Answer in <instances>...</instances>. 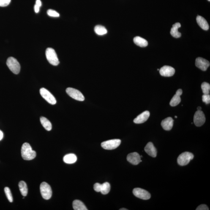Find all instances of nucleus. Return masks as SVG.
<instances>
[{
	"instance_id": "obj_27",
	"label": "nucleus",
	"mask_w": 210,
	"mask_h": 210,
	"mask_svg": "<svg viewBox=\"0 0 210 210\" xmlns=\"http://www.w3.org/2000/svg\"><path fill=\"white\" fill-rule=\"evenodd\" d=\"M201 88L203 90V94H209L210 90V85L207 82H203L202 84Z\"/></svg>"
},
{
	"instance_id": "obj_38",
	"label": "nucleus",
	"mask_w": 210,
	"mask_h": 210,
	"mask_svg": "<svg viewBox=\"0 0 210 210\" xmlns=\"http://www.w3.org/2000/svg\"><path fill=\"white\" fill-rule=\"evenodd\" d=\"M202 110V107L200 106H198L197 107V110Z\"/></svg>"
},
{
	"instance_id": "obj_35",
	"label": "nucleus",
	"mask_w": 210,
	"mask_h": 210,
	"mask_svg": "<svg viewBox=\"0 0 210 210\" xmlns=\"http://www.w3.org/2000/svg\"><path fill=\"white\" fill-rule=\"evenodd\" d=\"M182 94H183V91L181 89L178 90L176 92V94L180 96Z\"/></svg>"
},
{
	"instance_id": "obj_7",
	"label": "nucleus",
	"mask_w": 210,
	"mask_h": 210,
	"mask_svg": "<svg viewBox=\"0 0 210 210\" xmlns=\"http://www.w3.org/2000/svg\"><path fill=\"white\" fill-rule=\"evenodd\" d=\"M67 94L72 98L80 101L85 100V97L83 94L78 90L72 88H68L66 90Z\"/></svg>"
},
{
	"instance_id": "obj_12",
	"label": "nucleus",
	"mask_w": 210,
	"mask_h": 210,
	"mask_svg": "<svg viewBox=\"0 0 210 210\" xmlns=\"http://www.w3.org/2000/svg\"><path fill=\"white\" fill-rule=\"evenodd\" d=\"M160 75L164 77H170L174 75L175 70L171 66H165L159 70Z\"/></svg>"
},
{
	"instance_id": "obj_4",
	"label": "nucleus",
	"mask_w": 210,
	"mask_h": 210,
	"mask_svg": "<svg viewBox=\"0 0 210 210\" xmlns=\"http://www.w3.org/2000/svg\"><path fill=\"white\" fill-rule=\"evenodd\" d=\"M193 158L194 155L192 153L188 152L183 153L178 158V164L181 166L187 165Z\"/></svg>"
},
{
	"instance_id": "obj_41",
	"label": "nucleus",
	"mask_w": 210,
	"mask_h": 210,
	"mask_svg": "<svg viewBox=\"0 0 210 210\" xmlns=\"http://www.w3.org/2000/svg\"><path fill=\"white\" fill-rule=\"evenodd\" d=\"M159 69H157V70H158V71H159Z\"/></svg>"
},
{
	"instance_id": "obj_8",
	"label": "nucleus",
	"mask_w": 210,
	"mask_h": 210,
	"mask_svg": "<svg viewBox=\"0 0 210 210\" xmlns=\"http://www.w3.org/2000/svg\"><path fill=\"white\" fill-rule=\"evenodd\" d=\"M40 93L42 97L52 105H55L56 103V101L55 97L49 91L45 88H42L40 90Z\"/></svg>"
},
{
	"instance_id": "obj_36",
	"label": "nucleus",
	"mask_w": 210,
	"mask_h": 210,
	"mask_svg": "<svg viewBox=\"0 0 210 210\" xmlns=\"http://www.w3.org/2000/svg\"><path fill=\"white\" fill-rule=\"evenodd\" d=\"M36 4L41 7V6H42V2H41V0H36Z\"/></svg>"
},
{
	"instance_id": "obj_22",
	"label": "nucleus",
	"mask_w": 210,
	"mask_h": 210,
	"mask_svg": "<svg viewBox=\"0 0 210 210\" xmlns=\"http://www.w3.org/2000/svg\"><path fill=\"white\" fill-rule=\"evenodd\" d=\"M40 121L42 125L46 130L47 131H50L51 130L52 125L51 123L46 118L44 117H42L40 118Z\"/></svg>"
},
{
	"instance_id": "obj_17",
	"label": "nucleus",
	"mask_w": 210,
	"mask_h": 210,
	"mask_svg": "<svg viewBox=\"0 0 210 210\" xmlns=\"http://www.w3.org/2000/svg\"><path fill=\"white\" fill-rule=\"evenodd\" d=\"M196 20L199 26L202 29L206 30V31H208V30H209V24L203 17L200 16H198L197 17Z\"/></svg>"
},
{
	"instance_id": "obj_37",
	"label": "nucleus",
	"mask_w": 210,
	"mask_h": 210,
	"mask_svg": "<svg viewBox=\"0 0 210 210\" xmlns=\"http://www.w3.org/2000/svg\"><path fill=\"white\" fill-rule=\"evenodd\" d=\"M4 135L2 131L0 130V140H1L3 138Z\"/></svg>"
},
{
	"instance_id": "obj_18",
	"label": "nucleus",
	"mask_w": 210,
	"mask_h": 210,
	"mask_svg": "<svg viewBox=\"0 0 210 210\" xmlns=\"http://www.w3.org/2000/svg\"><path fill=\"white\" fill-rule=\"evenodd\" d=\"M181 25L179 23H176L173 25V27L170 31V34L173 37L178 38L181 37V34L178 32V28L181 27Z\"/></svg>"
},
{
	"instance_id": "obj_31",
	"label": "nucleus",
	"mask_w": 210,
	"mask_h": 210,
	"mask_svg": "<svg viewBox=\"0 0 210 210\" xmlns=\"http://www.w3.org/2000/svg\"><path fill=\"white\" fill-rule=\"evenodd\" d=\"M11 0H0V7H6L10 4Z\"/></svg>"
},
{
	"instance_id": "obj_26",
	"label": "nucleus",
	"mask_w": 210,
	"mask_h": 210,
	"mask_svg": "<svg viewBox=\"0 0 210 210\" xmlns=\"http://www.w3.org/2000/svg\"><path fill=\"white\" fill-rule=\"evenodd\" d=\"M181 101L180 96L177 95L176 94L173 96L170 102V105L171 106H176L179 105Z\"/></svg>"
},
{
	"instance_id": "obj_3",
	"label": "nucleus",
	"mask_w": 210,
	"mask_h": 210,
	"mask_svg": "<svg viewBox=\"0 0 210 210\" xmlns=\"http://www.w3.org/2000/svg\"><path fill=\"white\" fill-rule=\"evenodd\" d=\"M6 64L11 71L14 74L17 75L20 71V65L19 63L15 58L10 57L8 58Z\"/></svg>"
},
{
	"instance_id": "obj_28",
	"label": "nucleus",
	"mask_w": 210,
	"mask_h": 210,
	"mask_svg": "<svg viewBox=\"0 0 210 210\" xmlns=\"http://www.w3.org/2000/svg\"><path fill=\"white\" fill-rule=\"evenodd\" d=\"M4 192L5 193L7 199L8 200L9 202L12 203L13 201V198H12V193L11 192L10 189L8 187H5L4 188Z\"/></svg>"
},
{
	"instance_id": "obj_23",
	"label": "nucleus",
	"mask_w": 210,
	"mask_h": 210,
	"mask_svg": "<svg viewBox=\"0 0 210 210\" xmlns=\"http://www.w3.org/2000/svg\"><path fill=\"white\" fill-rule=\"evenodd\" d=\"M20 192L23 196L26 197L27 195L28 188L27 184L23 181H20L18 184Z\"/></svg>"
},
{
	"instance_id": "obj_32",
	"label": "nucleus",
	"mask_w": 210,
	"mask_h": 210,
	"mask_svg": "<svg viewBox=\"0 0 210 210\" xmlns=\"http://www.w3.org/2000/svg\"><path fill=\"white\" fill-rule=\"evenodd\" d=\"M101 185L102 184L99 183H96L95 184L94 187L95 191L97 192H100Z\"/></svg>"
},
{
	"instance_id": "obj_16",
	"label": "nucleus",
	"mask_w": 210,
	"mask_h": 210,
	"mask_svg": "<svg viewBox=\"0 0 210 210\" xmlns=\"http://www.w3.org/2000/svg\"><path fill=\"white\" fill-rule=\"evenodd\" d=\"M173 120L171 117H168L163 120L161 122V125L163 128L165 130H171L173 128Z\"/></svg>"
},
{
	"instance_id": "obj_5",
	"label": "nucleus",
	"mask_w": 210,
	"mask_h": 210,
	"mask_svg": "<svg viewBox=\"0 0 210 210\" xmlns=\"http://www.w3.org/2000/svg\"><path fill=\"white\" fill-rule=\"evenodd\" d=\"M40 192L42 197L45 200H49L51 198L52 192L50 185L46 182L41 184Z\"/></svg>"
},
{
	"instance_id": "obj_30",
	"label": "nucleus",
	"mask_w": 210,
	"mask_h": 210,
	"mask_svg": "<svg viewBox=\"0 0 210 210\" xmlns=\"http://www.w3.org/2000/svg\"><path fill=\"white\" fill-rule=\"evenodd\" d=\"M203 102L206 103V105H208L210 103V95L209 94H203Z\"/></svg>"
},
{
	"instance_id": "obj_11",
	"label": "nucleus",
	"mask_w": 210,
	"mask_h": 210,
	"mask_svg": "<svg viewBox=\"0 0 210 210\" xmlns=\"http://www.w3.org/2000/svg\"><path fill=\"white\" fill-rule=\"evenodd\" d=\"M210 62L203 58L198 57L196 59L195 66L203 71H206L210 66Z\"/></svg>"
},
{
	"instance_id": "obj_24",
	"label": "nucleus",
	"mask_w": 210,
	"mask_h": 210,
	"mask_svg": "<svg viewBox=\"0 0 210 210\" xmlns=\"http://www.w3.org/2000/svg\"><path fill=\"white\" fill-rule=\"evenodd\" d=\"M94 31L96 34L99 36L104 35L106 34L107 31L105 27L101 26H97L95 27Z\"/></svg>"
},
{
	"instance_id": "obj_19",
	"label": "nucleus",
	"mask_w": 210,
	"mask_h": 210,
	"mask_svg": "<svg viewBox=\"0 0 210 210\" xmlns=\"http://www.w3.org/2000/svg\"><path fill=\"white\" fill-rule=\"evenodd\" d=\"M77 158L75 154H66L63 158L64 162L67 164H72L76 162Z\"/></svg>"
},
{
	"instance_id": "obj_40",
	"label": "nucleus",
	"mask_w": 210,
	"mask_h": 210,
	"mask_svg": "<svg viewBox=\"0 0 210 210\" xmlns=\"http://www.w3.org/2000/svg\"><path fill=\"white\" fill-rule=\"evenodd\" d=\"M175 118H177L178 117L177 116H175Z\"/></svg>"
},
{
	"instance_id": "obj_33",
	"label": "nucleus",
	"mask_w": 210,
	"mask_h": 210,
	"mask_svg": "<svg viewBox=\"0 0 210 210\" xmlns=\"http://www.w3.org/2000/svg\"><path fill=\"white\" fill-rule=\"evenodd\" d=\"M209 210L208 207L205 204L200 205L197 207L196 210Z\"/></svg>"
},
{
	"instance_id": "obj_25",
	"label": "nucleus",
	"mask_w": 210,
	"mask_h": 210,
	"mask_svg": "<svg viewBox=\"0 0 210 210\" xmlns=\"http://www.w3.org/2000/svg\"><path fill=\"white\" fill-rule=\"evenodd\" d=\"M110 183L107 182L104 183L101 185L100 192L103 195H106L110 192Z\"/></svg>"
},
{
	"instance_id": "obj_13",
	"label": "nucleus",
	"mask_w": 210,
	"mask_h": 210,
	"mask_svg": "<svg viewBox=\"0 0 210 210\" xmlns=\"http://www.w3.org/2000/svg\"><path fill=\"white\" fill-rule=\"evenodd\" d=\"M127 160L130 163L134 165H138L141 161V157L137 152L131 153L128 155Z\"/></svg>"
},
{
	"instance_id": "obj_6",
	"label": "nucleus",
	"mask_w": 210,
	"mask_h": 210,
	"mask_svg": "<svg viewBox=\"0 0 210 210\" xmlns=\"http://www.w3.org/2000/svg\"><path fill=\"white\" fill-rule=\"evenodd\" d=\"M121 140L118 139H115L107 140L101 143L102 148L105 149L112 150L116 149L121 144Z\"/></svg>"
},
{
	"instance_id": "obj_10",
	"label": "nucleus",
	"mask_w": 210,
	"mask_h": 210,
	"mask_svg": "<svg viewBox=\"0 0 210 210\" xmlns=\"http://www.w3.org/2000/svg\"><path fill=\"white\" fill-rule=\"evenodd\" d=\"M206 117L202 110H197L194 116V123L197 127H200L204 124L206 121Z\"/></svg>"
},
{
	"instance_id": "obj_21",
	"label": "nucleus",
	"mask_w": 210,
	"mask_h": 210,
	"mask_svg": "<svg viewBox=\"0 0 210 210\" xmlns=\"http://www.w3.org/2000/svg\"><path fill=\"white\" fill-rule=\"evenodd\" d=\"M72 206L75 210H87L86 206L80 200H74L72 203Z\"/></svg>"
},
{
	"instance_id": "obj_14",
	"label": "nucleus",
	"mask_w": 210,
	"mask_h": 210,
	"mask_svg": "<svg viewBox=\"0 0 210 210\" xmlns=\"http://www.w3.org/2000/svg\"><path fill=\"white\" fill-rule=\"evenodd\" d=\"M149 116V112L146 110L137 116L134 120V122L136 124H143L147 120Z\"/></svg>"
},
{
	"instance_id": "obj_1",
	"label": "nucleus",
	"mask_w": 210,
	"mask_h": 210,
	"mask_svg": "<svg viewBox=\"0 0 210 210\" xmlns=\"http://www.w3.org/2000/svg\"><path fill=\"white\" fill-rule=\"evenodd\" d=\"M21 154L22 157L26 160H32L36 155V151L32 150L29 144L27 143L23 144L22 147Z\"/></svg>"
},
{
	"instance_id": "obj_20",
	"label": "nucleus",
	"mask_w": 210,
	"mask_h": 210,
	"mask_svg": "<svg viewBox=\"0 0 210 210\" xmlns=\"http://www.w3.org/2000/svg\"><path fill=\"white\" fill-rule=\"evenodd\" d=\"M134 43L138 46L141 47H145L148 45V42L146 39L141 37L137 36L134 38Z\"/></svg>"
},
{
	"instance_id": "obj_34",
	"label": "nucleus",
	"mask_w": 210,
	"mask_h": 210,
	"mask_svg": "<svg viewBox=\"0 0 210 210\" xmlns=\"http://www.w3.org/2000/svg\"><path fill=\"white\" fill-rule=\"evenodd\" d=\"M40 7L38 6L37 5L35 4V5L34 6V10L35 12L36 13H38L39 12V10H40Z\"/></svg>"
},
{
	"instance_id": "obj_2",
	"label": "nucleus",
	"mask_w": 210,
	"mask_h": 210,
	"mask_svg": "<svg viewBox=\"0 0 210 210\" xmlns=\"http://www.w3.org/2000/svg\"><path fill=\"white\" fill-rule=\"evenodd\" d=\"M46 56L49 62L53 66H58L59 64V60L55 50L52 48H48L46 51Z\"/></svg>"
},
{
	"instance_id": "obj_9",
	"label": "nucleus",
	"mask_w": 210,
	"mask_h": 210,
	"mask_svg": "<svg viewBox=\"0 0 210 210\" xmlns=\"http://www.w3.org/2000/svg\"><path fill=\"white\" fill-rule=\"evenodd\" d=\"M133 193L136 197L141 199L147 200L151 198V194L149 192L140 188H134L133 191Z\"/></svg>"
},
{
	"instance_id": "obj_42",
	"label": "nucleus",
	"mask_w": 210,
	"mask_h": 210,
	"mask_svg": "<svg viewBox=\"0 0 210 210\" xmlns=\"http://www.w3.org/2000/svg\"><path fill=\"white\" fill-rule=\"evenodd\" d=\"M208 1H210V0H208Z\"/></svg>"
},
{
	"instance_id": "obj_39",
	"label": "nucleus",
	"mask_w": 210,
	"mask_h": 210,
	"mask_svg": "<svg viewBox=\"0 0 210 210\" xmlns=\"http://www.w3.org/2000/svg\"><path fill=\"white\" fill-rule=\"evenodd\" d=\"M120 210H127V209H125V208H122V209H120Z\"/></svg>"
},
{
	"instance_id": "obj_15",
	"label": "nucleus",
	"mask_w": 210,
	"mask_h": 210,
	"mask_svg": "<svg viewBox=\"0 0 210 210\" xmlns=\"http://www.w3.org/2000/svg\"><path fill=\"white\" fill-rule=\"evenodd\" d=\"M144 150L148 155L151 157L155 158L157 157V150L152 143L149 142L145 146Z\"/></svg>"
},
{
	"instance_id": "obj_29",
	"label": "nucleus",
	"mask_w": 210,
	"mask_h": 210,
	"mask_svg": "<svg viewBox=\"0 0 210 210\" xmlns=\"http://www.w3.org/2000/svg\"><path fill=\"white\" fill-rule=\"evenodd\" d=\"M47 14L50 17H58L60 16L59 14L56 11L53 10V9H49L47 11Z\"/></svg>"
}]
</instances>
